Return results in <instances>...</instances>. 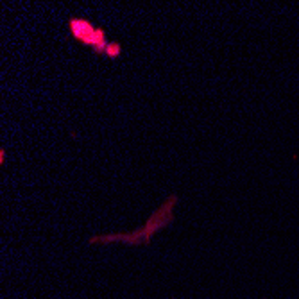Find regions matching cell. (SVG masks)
Instances as JSON below:
<instances>
[{
	"label": "cell",
	"instance_id": "obj_4",
	"mask_svg": "<svg viewBox=\"0 0 299 299\" xmlns=\"http://www.w3.org/2000/svg\"><path fill=\"white\" fill-rule=\"evenodd\" d=\"M4 163H5V151L0 149V165H4Z\"/></svg>",
	"mask_w": 299,
	"mask_h": 299
},
{
	"label": "cell",
	"instance_id": "obj_3",
	"mask_svg": "<svg viewBox=\"0 0 299 299\" xmlns=\"http://www.w3.org/2000/svg\"><path fill=\"white\" fill-rule=\"evenodd\" d=\"M106 58L110 59H118L122 56V45L118 42H110L108 48H106Z\"/></svg>",
	"mask_w": 299,
	"mask_h": 299
},
{
	"label": "cell",
	"instance_id": "obj_2",
	"mask_svg": "<svg viewBox=\"0 0 299 299\" xmlns=\"http://www.w3.org/2000/svg\"><path fill=\"white\" fill-rule=\"evenodd\" d=\"M69 31H70V36L74 38L77 43L92 48L95 54H106V48L110 45V40H108V32L100 25L93 23L88 18L72 16L69 20Z\"/></svg>",
	"mask_w": 299,
	"mask_h": 299
},
{
	"label": "cell",
	"instance_id": "obj_1",
	"mask_svg": "<svg viewBox=\"0 0 299 299\" xmlns=\"http://www.w3.org/2000/svg\"><path fill=\"white\" fill-rule=\"evenodd\" d=\"M179 197L176 194H170L167 199L163 201L161 206L154 210L149 215L147 222L135 231H127V233H108V235H95L90 238V244H111V242H124L127 246H149L152 236L163 228H168L176 221L174 217V208L178 205Z\"/></svg>",
	"mask_w": 299,
	"mask_h": 299
}]
</instances>
